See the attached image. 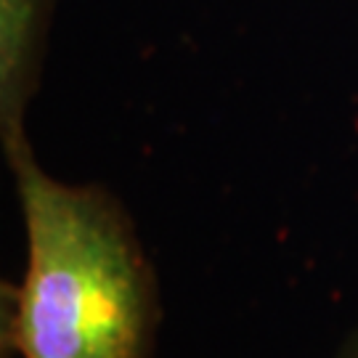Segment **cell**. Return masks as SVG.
Here are the masks:
<instances>
[{"mask_svg":"<svg viewBox=\"0 0 358 358\" xmlns=\"http://www.w3.org/2000/svg\"><path fill=\"white\" fill-rule=\"evenodd\" d=\"M27 234L6 332L19 358H146L157 282L128 213L101 186L48 176L27 143L6 157Z\"/></svg>","mask_w":358,"mask_h":358,"instance_id":"obj_1","label":"cell"},{"mask_svg":"<svg viewBox=\"0 0 358 358\" xmlns=\"http://www.w3.org/2000/svg\"><path fill=\"white\" fill-rule=\"evenodd\" d=\"M51 0H0V141L6 157L27 146V109L40 83Z\"/></svg>","mask_w":358,"mask_h":358,"instance_id":"obj_2","label":"cell"},{"mask_svg":"<svg viewBox=\"0 0 358 358\" xmlns=\"http://www.w3.org/2000/svg\"><path fill=\"white\" fill-rule=\"evenodd\" d=\"M334 358H358V329L340 345V350H337Z\"/></svg>","mask_w":358,"mask_h":358,"instance_id":"obj_3","label":"cell"}]
</instances>
